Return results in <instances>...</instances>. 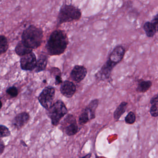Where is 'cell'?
I'll list each match as a JSON object with an SVG mask.
<instances>
[{
  "label": "cell",
  "instance_id": "27",
  "mask_svg": "<svg viewBox=\"0 0 158 158\" xmlns=\"http://www.w3.org/2000/svg\"><path fill=\"white\" fill-rule=\"evenodd\" d=\"M92 154L91 153H89V154H87L86 156H84L80 158H91L92 157Z\"/></svg>",
  "mask_w": 158,
  "mask_h": 158
},
{
  "label": "cell",
  "instance_id": "11",
  "mask_svg": "<svg viewBox=\"0 0 158 158\" xmlns=\"http://www.w3.org/2000/svg\"><path fill=\"white\" fill-rule=\"evenodd\" d=\"M158 15L155 16L152 21H147L143 26V29L148 38H152L156 35L157 31Z\"/></svg>",
  "mask_w": 158,
  "mask_h": 158
},
{
  "label": "cell",
  "instance_id": "1",
  "mask_svg": "<svg viewBox=\"0 0 158 158\" xmlns=\"http://www.w3.org/2000/svg\"><path fill=\"white\" fill-rule=\"evenodd\" d=\"M68 44L66 33L64 31L56 30L49 36L45 48L49 55H60L64 53Z\"/></svg>",
  "mask_w": 158,
  "mask_h": 158
},
{
  "label": "cell",
  "instance_id": "30",
  "mask_svg": "<svg viewBox=\"0 0 158 158\" xmlns=\"http://www.w3.org/2000/svg\"><path fill=\"white\" fill-rule=\"evenodd\" d=\"M1 1H2V0H0V2H1Z\"/></svg>",
  "mask_w": 158,
  "mask_h": 158
},
{
  "label": "cell",
  "instance_id": "5",
  "mask_svg": "<svg viewBox=\"0 0 158 158\" xmlns=\"http://www.w3.org/2000/svg\"><path fill=\"white\" fill-rule=\"evenodd\" d=\"M55 94V89L53 86H46L42 90L38 99L43 107L47 110L52 106Z\"/></svg>",
  "mask_w": 158,
  "mask_h": 158
},
{
  "label": "cell",
  "instance_id": "8",
  "mask_svg": "<svg viewBox=\"0 0 158 158\" xmlns=\"http://www.w3.org/2000/svg\"><path fill=\"white\" fill-rule=\"evenodd\" d=\"M116 65V64L108 59L96 74V77L102 81L107 80L110 77L111 72Z\"/></svg>",
  "mask_w": 158,
  "mask_h": 158
},
{
  "label": "cell",
  "instance_id": "4",
  "mask_svg": "<svg viewBox=\"0 0 158 158\" xmlns=\"http://www.w3.org/2000/svg\"><path fill=\"white\" fill-rule=\"evenodd\" d=\"M67 109L62 100H58L46 110V114L51 120L52 124L57 126L61 120L66 115Z\"/></svg>",
  "mask_w": 158,
  "mask_h": 158
},
{
  "label": "cell",
  "instance_id": "3",
  "mask_svg": "<svg viewBox=\"0 0 158 158\" xmlns=\"http://www.w3.org/2000/svg\"><path fill=\"white\" fill-rule=\"evenodd\" d=\"M82 12L80 9L72 5L64 4L60 7L58 16V24L78 21L80 19Z\"/></svg>",
  "mask_w": 158,
  "mask_h": 158
},
{
  "label": "cell",
  "instance_id": "15",
  "mask_svg": "<svg viewBox=\"0 0 158 158\" xmlns=\"http://www.w3.org/2000/svg\"><path fill=\"white\" fill-rule=\"evenodd\" d=\"M48 57L45 54H41L37 60L36 72H40L45 70L47 66Z\"/></svg>",
  "mask_w": 158,
  "mask_h": 158
},
{
  "label": "cell",
  "instance_id": "25",
  "mask_svg": "<svg viewBox=\"0 0 158 158\" xmlns=\"http://www.w3.org/2000/svg\"><path fill=\"white\" fill-rule=\"evenodd\" d=\"M62 82H63V81H62V78H61V74L60 73L55 76V84L56 85H58L62 83Z\"/></svg>",
  "mask_w": 158,
  "mask_h": 158
},
{
  "label": "cell",
  "instance_id": "28",
  "mask_svg": "<svg viewBox=\"0 0 158 158\" xmlns=\"http://www.w3.org/2000/svg\"><path fill=\"white\" fill-rule=\"evenodd\" d=\"M20 144L24 147H28L27 144H26L25 142H24V141H23V140H21V141H20Z\"/></svg>",
  "mask_w": 158,
  "mask_h": 158
},
{
  "label": "cell",
  "instance_id": "9",
  "mask_svg": "<svg viewBox=\"0 0 158 158\" xmlns=\"http://www.w3.org/2000/svg\"><path fill=\"white\" fill-rule=\"evenodd\" d=\"M87 74V70L85 67L77 65L71 70L70 78L76 82H80L86 77Z\"/></svg>",
  "mask_w": 158,
  "mask_h": 158
},
{
  "label": "cell",
  "instance_id": "29",
  "mask_svg": "<svg viewBox=\"0 0 158 158\" xmlns=\"http://www.w3.org/2000/svg\"><path fill=\"white\" fill-rule=\"evenodd\" d=\"M2 101L0 100V110L2 109Z\"/></svg>",
  "mask_w": 158,
  "mask_h": 158
},
{
  "label": "cell",
  "instance_id": "19",
  "mask_svg": "<svg viewBox=\"0 0 158 158\" xmlns=\"http://www.w3.org/2000/svg\"><path fill=\"white\" fill-rule=\"evenodd\" d=\"M152 82L150 81H140L138 84L136 91L140 93L147 92L152 86Z\"/></svg>",
  "mask_w": 158,
  "mask_h": 158
},
{
  "label": "cell",
  "instance_id": "24",
  "mask_svg": "<svg viewBox=\"0 0 158 158\" xmlns=\"http://www.w3.org/2000/svg\"><path fill=\"white\" fill-rule=\"evenodd\" d=\"M6 93L12 98H15L18 95V90L16 87L13 86L9 87L6 90Z\"/></svg>",
  "mask_w": 158,
  "mask_h": 158
},
{
  "label": "cell",
  "instance_id": "13",
  "mask_svg": "<svg viewBox=\"0 0 158 158\" xmlns=\"http://www.w3.org/2000/svg\"><path fill=\"white\" fill-rule=\"evenodd\" d=\"M125 52V49L122 46H117L110 54L109 59L117 65L123 59Z\"/></svg>",
  "mask_w": 158,
  "mask_h": 158
},
{
  "label": "cell",
  "instance_id": "12",
  "mask_svg": "<svg viewBox=\"0 0 158 158\" xmlns=\"http://www.w3.org/2000/svg\"><path fill=\"white\" fill-rule=\"evenodd\" d=\"M30 116L26 112H21L17 115L12 121L14 127L18 130L24 127L29 120Z\"/></svg>",
  "mask_w": 158,
  "mask_h": 158
},
{
  "label": "cell",
  "instance_id": "14",
  "mask_svg": "<svg viewBox=\"0 0 158 158\" xmlns=\"http://www.w3.org/2000/svg\"><path fill=\"white\" fill-rule=\"evenodd\" d=\"M99 100L98 99L92 100L89 105L84 109L89 114L90 120L96 118V111L98 106Z\"/></svg>",
  "mask_w": 158,
  "mask_h": 158
},
{
  "label": "cell",
  "instance_id": "2",
  "mask_svg": "<svg viewBox=\"0 0 158 158\" xmlns=\"http://www.w3.org/2000/svg\"><path fill=\"white\" fill-rule=\"evenodd\" d=\"M43 32L41 29L34 25H30L24 30L21 36V41L30 49L40 47L42 42Z\"/></svg>",
  "mask_w": 158,
  "mask_h": 158
},
{
  "label": "cell",
  "instance_id": "10",
  "mask_svg": "<svg viewBox=\"0 0 158 158\" xmlns=\"http://www.w3.org/2000/svg\"><path fill=\"white\" fill-rule=\"evenodd\" d=\"M60 91L64 96L67 98H70L76 93V86L72 82L65 81L61 83Z\"/></svg>",
  "mask_w": 158,
  "mask_h": 158
},
{
  "label": "cell",
  "instance_id": "22",
  "mask_svg": "<svg viewBox=\"0 0 158 158\" xmlns=\"http://www.w3.org/2000/svg\"><path fill=\"white\" fill-rule=\"evenodd\" d=\"M136 121V116L133 111H130L125 118V121L128 124H133Z\"/></svg>",
  "mask_w": 158,
  "mask_h": 158
},
{
  "label": "cell",
  "instance_id": "23",
  "mask_svg": "<svg viewBox=\"0 0 158 158\" xmlns=\"http://www.w3.org/2000/svg\"><path fill=\"white\" fill-rule=\"evenodd\" d=\"M11 135L9 129L4 125H0V138L6 137Z\"/></svg>",
  "mask_w": 158,
  "mask_h": 158
},
{
  "label": "cell",
  "instance_id": "16",
  "mask_svg": "<svg viewBox=\"0 0 158 158\" xmlns=\"http://www.w3.org/2000/svg\"><path fill=\"white\" fill-rule=\"evenodd\" d=\"M32 52V49H30L24 45L22 41L19 42L15 48V52L19 56H22Z\"/></svg>",
  "mask_w": 158,
  "mask_h": 158
},
{
  "label": "cell",
  "instance_id": "18",
  "mask_svg": "<svg viewBox=\"0 0 158 158\" xmlns=\"http://www.w3.org/2000/svg\"><path fill=\"white\" fill-rule=\"evenodd\" d=\"M158 96L157 94L151 98L150 102L151 105L150 109V114L154 118H157L158 116Z\"/></svg>",
  "mask_w": 158,
  "mask_h": 158
},
{
  "label": "cell",
  "instance_id": "6",
  "mask_svg": "<svg viewBox=\"0 0 158 158\" xmlns=\"http://www.w3.org/2000/svg\"><path fill=\"white\" fill-rule=\"evenodd\" d=\"M62 125L63 131L69 136L75 135L79 131L76 118L71 114L67 115L64 119Z\"/></svg>",
  "mask_w": 158,
  "mask_h": 158
},
{
  "label": "cell",
  "instance_id": "17",
  "mask_svg": "<svg viewBox=\"0 0 158 158\" xmlns=\"http://www.w3.org/2000/svg\"><path fill=\"white\" fill-rule=\"evenodd\" d=\"M128 105V103L127 102L123 101L122 102L116 109L113 115L114 119L116 121H118L122 116L125 113Z\"/></svg>",
  "mask_w": 158,
  "mask_h": 158
},
{
  "label": "cell",
  "instance_id": "26",
  "mask_svg": "<svg viewBox=\"0 0 158 158\" xmlns=\"http://www.w3.org/2000/svg\"><path fill=\"white\" fill-rule=\"evenodd\" d=\"M5 148V146L3 142L0 139V156L3 153Z\"/></svg>",
  "mask_w": 158,
  "mask_h": 158
},
{
  "label": "cell",
  "instance_id": "20",
  "mask_svg": "<svg viewBox=\"0 0 158 158\" xmlns=\"http://www.w3.org/2000/svg\"><path fill=\"white\" fill-rule=\"evenodd\" d=\"M8 49L7 38L4 35H0V55L6 52Z\"/></svg>",
  "mask_w": 158,
  "mask_h": 158
},
{
  "label": "cell",
  "instance_id": "21",
  "mask_svg": "<svg viewBox=\"0 0 158 158\" xmlns=\"http://www.w3.org/2000/svg\"><path fill=\"white\" fill-rule=\"evenodd\" d=\"M90 121L89 114L86 110H83L81 114L79 117V123L81 125H83L86 124Z\"/></svg>",
  "mask_w": 158,
  "mask_h": 158
},
{
  "label": "cell",
  "instance_id": "7",
  "mask_svg": "<svg viewBox=\"0 0 158 158\" xmlns=\"http://www.w3.org/2000/svg\"><path fill=\"white\" fill-rule=\"evenodd\" d=\"M20 67L25 71H32L37 65V58L34 53L31 52L21 56L20 59Z\"/></svg>",
  "mask_w": 158,
  "mask_h": 158
}]
</instances>
